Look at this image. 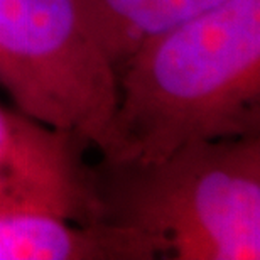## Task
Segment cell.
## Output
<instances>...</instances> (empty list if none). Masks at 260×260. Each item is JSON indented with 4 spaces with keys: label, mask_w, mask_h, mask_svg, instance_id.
Here are the masks:
<instances>
[{
    "label": "cell",
    "mask_w": 260,
    "mask_h": 260,
    "mask_svg": "<svg viewBox=\"0 0 260 260\" xmlns=\"http://www.w3.org/2000/svg\"><path fill=\"white\" fill-rule=\"evenodd\" d=\"M96 221L135 228L174 260L260 258V135L193 142L152 162L90 166Z\"/></svg>",
    "instance_id": "7a4b0ae2"
},
{
    "label": "cell",
    "mask_w": 260,
    "mask_h": 260,
    "mask_svg": "<svg viewBox=\"0 0 260 260\" xmlns=\"http://www.w3.org/2000/svg\"><path fill=\"white\" fill-rule=\"evenodd\" d=\"M83 149L71 135L0 108V208L46 206L76 221H96Z\"/></svg>",
    "instance_id": "277c9868"
},
{
    "label": "cell",
    "mask_w": 260,
    "mask_h": 260,
    "mask_svg": "<svg viewBox=\"0 0 260 260\" xmlns=\"http://www.w3.org/2000/svg\"><path fill=\"white\" fill-rule=\"evenodd\" d=\"M0 86L22 115L105 149L117 71L83 0H0Z\"/></svg>",
    "instance_id": "3957f363"
},
{
    "label": "cell",
    "mask_w": 260,
    "mask_h": 260,
    "mask_svg": "<svg viewBox=\"0 0 260 260\" xmlns=\"http://www.w3.org/2000/svg\"><path fill=\"white\" fill-rule=\"evenodd\" d=\"M260 135V0H226L142 44L117 71L102 157L152 162Z\"/></svg>",
    "instance_id": "6da1fadb"
},
{
    "label": "cell",
    "mask_w": 260,
    "mask_h": 260,
    "mask_svg": "<svg viewBox=\"0 0 260 260\" xmlns=\"http://www.w3.org/2000/svg\"><path fill=\"white\" fill-rule=\"evenodd\" d=\"M107 58L118 71L155 36L226 0H83Z\"/></svg>",
    "instance_id": "8992f818"
},
{
    "label": "cell",
    "mask_w": 260,
    "mask_h": 260,
    "mask_svg": "<svg viewBox=\"0 0 260 260\" xmlns=\"http://www.w3.org/2000/svg\"><path fill=\"white\" fill-rule=\"evenodd\" d=\"M157 240L135 228L83 223L53 208H0V260H152Z\"/></svg>",
    "instance_id": "5b68a950"
}]
</instances>
